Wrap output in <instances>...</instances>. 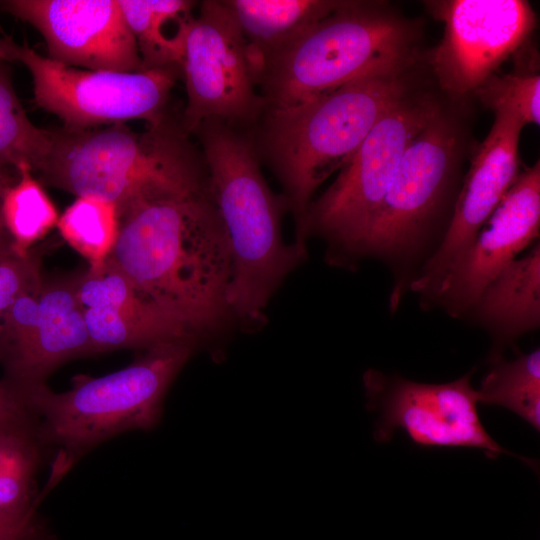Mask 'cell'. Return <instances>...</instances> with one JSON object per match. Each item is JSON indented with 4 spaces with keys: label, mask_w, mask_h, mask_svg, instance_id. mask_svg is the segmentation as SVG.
<instances>
[{
    "label": "cell",
    "mask_w": 540,
    "mask_h": 540,
    "mask_svg": "<svg viewBox=\"0 0 540 540\" xmlns=\"http://www.w3.org/2000/svg\"><path fill=\"white\" fill-rule=\"evenodd\" d=\"M108 259L199 339L234 321L231 252L208 181L200 189L143 203L120 218Z\"/></svg>",
    "instance_id": "cell-1"
},
{
    "label": "cell",
    "mask_w": 540,
    "mask_h": 540,
    "mask_svg": "<svg viewBox=\"0 0 540 540\" xmlns=\"http://www.w3.org/2000/svg\"><path fill=\"white\" fill-rule=\"evenodd\" d=\"M195 133L231 252L233 318L242 325L261 324L270 298L306 254L283 239L288 204L269 188L251 142L218 121L201 124Z\"/></svg>",
    "instance_id": "cell-2"
},
{
    "label": "cell",
    "mask_w": 540,
    "mask_h": 540,
    "mask_svg": "<svg viewBox=\"0 0 540 540\" xmlns=\"http://www.w3.org/2000/svg\"><path fill=\"white\" fill-rule=\"evenodd\" d=\"M166 120L135 132L124 123L52 131V143L37 173L43 182L112 203L122 218L137 206L204 187L205 165ZM203 160V159H202Z\"/></svg>",
    "instance_id": "cell-3"
},
{
    "label": "cell",
    "mask_w": 540,
    "mask_h": 540,
    "mask_svg": "<svg viewBox=\"0 0 540 540\" xmlns=\"http://www.w3.org/2000/svg\"><path fill=\"white\" fill-rule=\"evenodd\" d=\"M197 344L194 339L155 344L129 366L101 377H77L62 393L45 384L18 393L43 447L58 450L52 479L58 480L104 441L126 431L154 428L169 386Z\"/></svg>",
    "instance_id": "cell-4"
},
{
    "label": "cell",
    "mask_w": 540,
    "mask_h": 540,
    "mask_svg": "<svg viewBox=\"0 0 540 540\" xmlns=\"http://www.w3.org/2000/svg\"><path fill=\"white\" fill-rule=\"evenodd\" d=\"M405 91L401 75H378L268 110L265 148L294 213V244L302 252L306 253L305 219L317 188L352 158Z\"/></svg>",
    "instance_id": "cell-5"
},
{
    "label": "cell",
    "mask_w": 540,
    "mask_h": 540,
    "mask_svg": "<svg viewBox=\"0 0 540 540\" xmlns=\"http://www.w3.org/2000/svg\"><path fill=\"white\" fill-rule=\"evenodd\" d=\"M414 39L392 14L343 1L266 65L259 83L264 106L286 108L362 78L401 75Z\"/></svg>",
    "instance_id": "cell-6"
},
{
    "label": "cell",
    "mask_w": 540,
    "mask_h": 540,
    "mask_svg": "<svg viewBox=\"0 0 540 540\" xmlns=\"http://www.w3.org/2000/svg\"><path fill=\"white\" fill-rule=\"evenodd\" d=\"M457 144L455 126L439 111L404 151L359 245L356 262L374 258L394 271L393 309L415 277L413 267L420 271L434 253L432 227L450 187Z\"/></svg>",
    "instance_id": "cell-7"
},
{
    "label": "cell",
    "mask_w": 540,
    "mask_h": 540,
    "mask_svg": "<svg viewBox=\"0 0 540 540\" xmlns=\"http://www.w3.org/2000/svg\"><path fill=\"white\" fill-rule=\"evenodd\" d=\"M440 108L431 99L398 100L371 129L335 181L313 200L305 219L306 239L322 237L327 260L351 266L364 234L395 175L404 151Z\"/></svg>",
    "instance_id": "cell-8"
},
{
    "label": "cell",
    "mask_w": 540,
    "mask_h": 540,
    "mask_svg": "<svg viewBox=\"0 0 540 540\" xmlns=\"http://www.w3.org/2000/svg\"><path fill=\"white\" fill-rule=\"evenodd\" d=\"M9 60L30 72L35 103L57 116L63 129L81 131L144 120L149 126L166 120L165 107L180 72L83 70L54 61L10 39Z\"/></svg>",
    "instance_id": "cell-9"
},
{
    "label": "cell",
    "mask_w": 540,
    "mask_h": 540,
    "mask_svg": "<svg viewBox=\"0 0 540 540\" xmlns=\"http://www.w3.org/2000/svg\"><path fill=\"white\" fill-rule=\"evenodd\" d=\"M181 73L187 134L208 121L231 126L251 120L264 106L248 42L225 1L199 4L186 35Z\"/></svg>",
    "instance_id": "cell-10"
},
{
    "label": "cell",
    "mask_w": 540,
    "mask_h": 540,
    "mask_svg": "<svg viewBox=\"0 0 540 540\" xmlns=\"http://www.w3.org/2000/svg\"><path fill=\"white\" fill-rule=\"evenodd\" d=\"M472 373L452 382L428 384L368 370L363 382L367 408L378 414L375 440L387 442L401 430L426 448L477 449L491 459L511 455L481 422Z\"/></svg>",
    "instance_id": "cell-11"
},
{
    "label": "cell",
    "mask_w": 540,
    "mask_h": 540,
    "mask_svg": "<svg viewBox=\"0 0 540 540\" xmlns=\"http://www.w3.org/2000/svg\"><path fill=\"white\" fill-rule=\"evenodd\" d=\"M444 23V35L430 53L439 85L454 96L474 92L526 40L535 25L522 0L428 2Z\"/></svg>",
    "instance_id": "cell-12"
},
{
    "label": "cell",
    "mask_w": 540,
    "mask_h": 540,
    "mask_svg": "<svg viewBox=\"0 0 540 540\" xmlns=\"http://www.w3.org/2000/svg\"><path fill=\"white\" fill-rule=\"evenodd\" d=\"M2 7L41 34L54 61L93 71L143 70L118 0H8Z\"/></svg>",
    "instance_id": "cell-13"
},
{
    "label": "cell",
    "mask_w": 540,
    "mask_h": 540,
    "mask_svg": "<svg viewBox=\"0 0 540 540\" xmlns=\"http://www.w3.org/2000/svg\"><path fill=\"white\" fill-rule=\"evenodd\" d=\"M494 113L492 128L474 155L443 238L409 286L422 298L431 299L520 173L518 144L524 125L510 111Z\"/></svg>",
    "instance_id": "cell-14"
},
{
    "label": "cell",
    "mask_w": 540,
    "mask_h": 540,
    "mask_svg": "<svg viewBox=\"0 0 540 540\" xmlns=\"http://www.w3.org/2000/svg\"><path fill=\"white\" fill-rule=\"evenodd\" d=\"M540 164L521 171L430 300L453 317L469 313L485 287L539 236Z\"/></svg>",
    "instance_id": "cell-15"
},
{
    "label": "cell",
    "mask_w": 540,
    "mask_h": 540,
    "mask_svg": "<svg viewBox=\"0 0 540 540\" xmlns=\"http://www.w3.org/2000/svg\"><path fill=\"white\" fill-rule=\"evenodd\" d=\"M95 353L199 338L178 318L140 293L107 258L75 281Z\"/></svg>",
    "instance_id": "cell-16"
},
{
    "label": "cell",
    "mask_w": 540,
    "mask_h": 540,
    "mask_svg": "<svg viewBox=\"0 0 540 540\" xmlns=\"http://www.w3.org/2000/svg\"><path fill=\"white\" fill-rule=\"evenodd\" d=\"M94 354L75 281L43 286L37 308L22 328L0 339L13 394L45 384L59 365Z\"/></svg>",
    "instance_id": "cell-17"
},
{
    "label": "cell",
    "mask_w": 540,
    "mask_h": 540,
    "mask_svg": "<svg viewBox=\"0 0 540 540\" xmlns=\"http://www.w3.org/2000/svg\"><path fill=\"white\" fill-rule=\"evenodd\" d=\"M497 341H510L540 324V245L507 265L469 311Z\"/></svg>",
    "instance_id": "cell-18"
},
{
    "label": "cell",
    "mask_w": 540,
    "mask_h": 540,
    "mask_svg": "<svg viewBox=\"0 0 540 540\" xmlns=\"http://www.w3.org/2000/svg\"><path fill=\"white\" fill-rule=\"evenodd\" d=\"M343 1L228 0L248 42L258 84L266 65Z\"/></svg>",
    "instance_id": "cell-19"
},
{
    "label": "cell",
    "mask_w": 540,
    "mask_h": 540,
    "mask_svg": "<svg viewBox=\"0 0 540 540\" xmlns=\"http://www.w3.org/2000/svg\"><path fill=\"white\" fill-rule=\"evenodd\" d=\"M135 39L143 70L181 73L186 35L195 2L186 0H118Z\"/></svg>",
    "instance_id": "cell-20"
},
{
    "label": "cell",
    "mask_w": 540,
    "mask_h": 540,
    "mask_svg": "<svg viewBox=\"0 0 540 540\" xmlns=\"http://www.w3.org/2000/svg\"><path fill=\"white\" fill-rule=\"evenodd\" d=\"M0 61V197L23 168L37 172L49 153L52 132L27 116Z\"/></svg>",
    "instance_id": "cell-21"
},
{
    "label": "cell",
    "mask_w": 540,
    "mask_h": 540,
    "mask_svg": "<svg viewBox=\"0 0 540 540\" xmlns=\"http://www.w3.org/2000/svg\"><path fill=\"white\" fill-rule=\"evenodd\" d=\"M477 389L479 403L496 405L515 413L537 432L540 430V351L513 361L494 358Z\"/></svg>",
    "instance_id": "cell-22"
},
{
    "label": "cell",
    "mask_w": 540,
    "mask_h": 540,
    "mask_svg": "<svg viewBox=\"0 0 540 540\" xmlns=\"http://www.w3.org/2000/svg\"><path fill=\"white\" fill-rule=\"evenodd\" d=\"M4 226L12 241L13 252L25 257L36 241L57 225V210L29 168L0 197Z\"/></svg>",
    "instance_id": "cell-23"
},
{
    "label": "cell",
    "mask_w": 540,
    "mask_h": 540,
    "mask_svg": "<svg viewBox=\"0 0 540 540\" xmlns=\"http://www.w3.org/2000/svg\"><path fill=\"white\" fill-rule=\"evenodd\" d=\"M62 237L90 263L101 265L110 255L120 228L116 207L94 197L77 199L58 218Z\"/></svg>",
    "instance_id": "cell-24"
},
{
    "label": "cell",
    "mask_w": 540,
    "mask_h": 540,
    "mask_svg": "<svg viewBox=\"0 0 540 540\" xmlns=\"http://www.w3.org/2000/svg\"><path fill=\"white\" fill-rule=\"evenodd\" d=\"M479 100L494 112H512L523 125L540 122V76L535 72L515 71L492 74L475 91Z\"/></svg>",
    "instance_id": "cell-25"
},
{
    "label": "cell",
    "mask_w": 540,
    "mask_h": 540,
    "mask_svg": "<svg viewBox=\"0 0 540 540\" xmlns=\"http://www.w3.org/2000/svg\"><path fill=\"white\" fill-rule=\"evenodd\" d=\"M41 283L39 261L35 255L0 256V324L4 312L22 293Z\"/></svg>",
    "instance_id": "cell-26"
},
{
    "label": "cell",
    "mask_w": 540,
    "mask_h": 540,
    "mask_svg": "<svg viewBox=\"0 0 540 540\" xmlns=\"http://www.w3.org/2000/svg\"><path fill=\"white\" fill-rule=\"evenodd\" d=\"M16 430H36L35 420L26 406L0 384V432Z\"/></svg>",
    "instance_id": "cell-27"
},
{
    "label": "cell",
    "mask_w": 540,
    "mask_h": 540,
    "mask_svg": "<svg viewBox=\"0 0 540 540\" xmlns=\"http://www.w3.org/2000/svg\"><path fill=\"white\" fill-rule=\"evenodd\" d=\"M12 253H14L12 250V241L4 226L0 210V256Z\"/></svg>",
    "instance_id": "cell-28"
},
{
    "label": "cell",
    "mask_w": 540,
    "mask_h": 540,
    "mask_svg": "<svg viewBox=\"0 0 540 540\" xmlns=\"http://www.w3.org/2000/svg\"><path fill=\"white\" fill-rule=\"evenodd\" d=\"M0 540H33V539L0 523Z\"/></svg>",
    "instance_id": "cell-29"
},
{
    "label": "cell",
    "mask_w": 540,
    "mask_h": 540,
    "mask_svg": "<svg viewBox=\"0 0 540 540\" xmlns=\"http://www.w3.org/2000/svg\"><path fill=\"white\" fill-rule=\"evenodd\" d=\"M9 38L0 39V61L9 60L8 56V47H9Z\"/></svg>",
    "instance_id": "cell-30"
}]
</instances>
